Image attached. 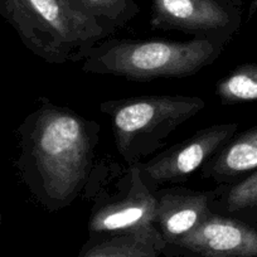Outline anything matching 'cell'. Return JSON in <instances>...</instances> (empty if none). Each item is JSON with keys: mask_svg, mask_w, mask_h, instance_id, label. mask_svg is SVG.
<instances>
[{"mask_svg": "<svg viewBox=\"0 0 257 257\" xmlns=\"http://www.w3.org/2000/svg\"><path fill=\"white\" fill-rule=\"evenodd\" d=\"M27 122L24 155L37 194L51 208L66 206L87 179L97 125L47 101Z\"/></svg>", "mask_w": 257, "mask_h": 257, "instance_id": "1", "label": "cell"}, {"mask_svg": "<svg viewBox=\"0 0 257 257\" xmlns=\"http://www.w3.org/2000/svg\"><path fill=\"white\" fill-rule=\"evenodd\" d=\"M22 41L48 63L85 59L112 32L68 0H0Z\"/></svg>", "mask_w": 257, "mask_h": 257, "instance_id": "2", "label": "cell"}, {"mask_svg": "<svg viewBox=\"0 0 257 257\" xmlns=\"http://www.w3.org/2000/svg\"><path fill=\"white\" fill-rule=\"evenodd\" d=\"M221 48L219 42L202 38L189 42L107 41L83 59L82 70L132 81L188 77L211 64Z\"/></svg>", "mask_w": 257, "mask_h": 257, "instance_id": "3", "label": "cell"}, {"mask_svg": "<svg viewBox=\"0 0 257 257\" xmlns=\"http://www.w3.org/2000/svg\"><path fill=\"white\" fill-rule=\"evenodd\" d=\"M204 101L189 96H140L106 101L100 108L112 121L117 150L135 164L165 143L178 126L204 108Z\"/></svg>", "mask_w": 257, "mask_h": 257, "instance_id": "4", "label": "cell"}, {"mask_svg": "<svg viewBox=\"0 0 257 257\" xmlns=\"http://www.w3.org/2000/svg\"><path fill=\"white\" fill-rule=\"evenodd\" d=\"M150 26L223 44L239 22L233 0H152Z\"/></svg>", "mask_w": 257, "mask_h": 257, "instance_id": "5", "label": "cell"}, {"mask_svg": "<svg viewBox=\"0 0 257 257\" xmlns=\"http://www.w3.org/2000/svg\"><path fill=\"white\" fill-rule=\"evenodd\" d=\"M236 128V123L209 126L150 162L135 164L139 165L148 183L182 182L208 160L233 135Z\"/></svg>", "mask_w": 257, "mask_h": 257, "instance_id": "6", "label": "cell"}, {"mask_svg": "<svg viewBox=\"0 0 257 257\" xmlns=\"http://www.w3.org/2000/svg\"><path fill=\"white\" fill-rule=\"evenodd\" d=\"M158 196L150 189L139 165L132 164L128 187L123 196L95 209L90 222L95 233H128L155 227Z\"/></svg>", "mask_w": 257, "mask_h": 257, "instance_id": "7", "label": "cell"}, {"mask_svg": "<svg viewBox=\"0 0 257 257\" xmlns=\"http://www.w3.org/2000/svg\"><path fill=\"white\" fill-rule=\"evenodd\" d=\"M175 244L206 257H257V231L211 213Z\"/></svg>", "mask_w": 257, "mask_h": 257, "instance_id": "8", "label": "cell"}, {"mask_svg": "<svg viewBox=\"0 0 257 257\" xmlns=\"http://www.w3.org/2000/svg\"><path fill=\"white\" fill-rule=\"evenodd\" d=\"M207 193L168 190L158 196L154 224L165 242L177 243L211 214Z\"/></svg>", "mask_w": 257, "mask_h": 257, "instance_id": "9", "label": "cell"}, {"mask_svg": "<svg viewBox=\"0 0 257 257\" xmlns=\"http://www.w3.org/2000/svg\"><path fill=\"white\" fill-rule=\"evenodd\" d=\"M167 242L157 227L120 233L91 247L83 257H157Z\"/></svg>", "mask_w": 257, "mask_h": 257, "instance_id": "10", "label": "cell"}, {"mask_svg": "<svg viewBox=\"0 0 257 257\" xmlns=\"http://www.w3.org/2000/svg\"><path fill=\"white\" fill-rule=\"evenodd\" d=\"M257 169V127L239 135L213 160L208 174L221 180Z\"/></svg>", "mask_w": 257, "mask_h": 257, "instance_id": "11", "label": "cell"}, {"mask_svg": "<svg viewBox=\"0 0 257 257\" xmlns=\"http://www.w3.org/2000/svg\"><path fill=\"white\" fill-rule=\"evenodd\" d=\"M77 11L91 17L110 32L125 26L140 12L138 0H68Z\"/></svg>", "mask_w": 257, "mask_h": 257, "instance_id": "12", "label": "cell"}, {"mask_svg": "<svg viewBox=\"0 0 257 257\" xmlns=\"http://www.w3.org/2000/svg\"><path fill=\"white\" fill-rule=\"evenodd\" d=\"M216 93L227 103L257 100V64L237 67L218 82Z\"/></svg>", "mask_w": 257, "mask_h": 257, "instance_id": "13", "label": "cell"}, {"mask_svg": "<svg viewBox=\"0 0 257 257\" xmlns=\"http://www.w3.org/2000/svg\"><path fill=\"white\" fill-rule=\"evenodd\" d=\"M226 204L229 211H239L257 206V172L229 190Z\"/></svg>", "mask_w": 257, "mask_h": 257, "instance_id": "14", "label": "cell"}, {"mask_svg": "<svg viewBox=\"0 0 257 257\" xmlns=\"http://www.w3.org/2000/svg\"><path fill=\"white\" fill-rule=\"evenodd\" d=\"M256 207H257V206H256Z\"/></svg>", "mask_w": 257, "mask_h": 257, "instance_id": "15", "label": "cell"}]
</instances>
